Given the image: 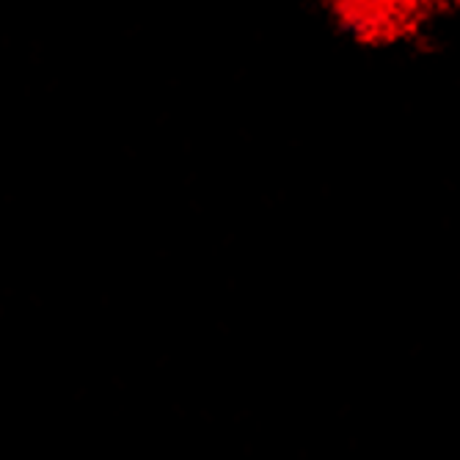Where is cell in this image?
Returning a JSON list of instances; mask_svg holds the SVG:
<instances>
[{
  "label": "cell",
  "instance_id": "obj_1",
  "mask_svg": "<svg viewBox=\"0 0 460 460\" xmlns=\"http://www.w3.org/2000/svg\"><path fill=\"white\" fill-rule=\"evenodd\" d=\"M345 20L356 25H384L408 9V0H337Z\"/></svg>",
  "mask_w": 460,
  "mask_h": 460
}]
</instances>
